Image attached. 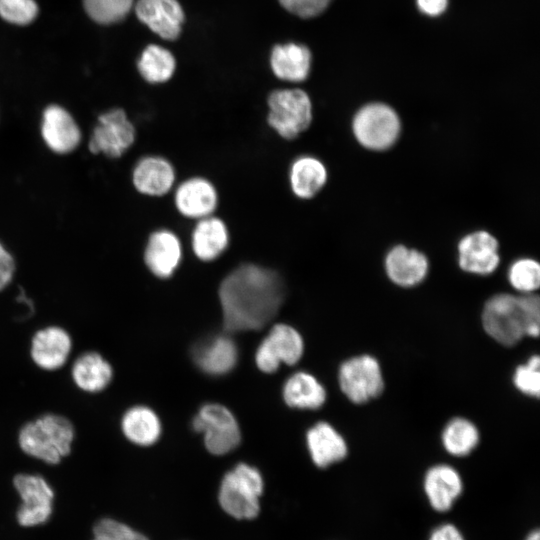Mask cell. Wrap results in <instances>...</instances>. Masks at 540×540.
I'll use <instances>...</instances> for the list:
<instances>
[{
  "label": "cell",
  "mask_w": 540,
  "mask_h": 540,
  "mask_svg": "<svg viewBox=\"0 0 540 540\" xmlns=\"http://www.w3.org/2000/svg\"><path fill=\"white\" fill-rule=\"evenodd\" d=\"M285 295L281 276L270 268L241 264L221 282L219 299L225 330H257L278 313Z\"/></svg>",
  "instance_id": "obj_1"
},
{
  "label": "cell",
  "mask_w": 540,
  "mask_h": 540,
  "mask_svg": "<svg viewBox=\"0 0 540 540\" xmlns=\"http://www.w3.org/2000/svg\"><path fill=\"white\" fill-rule=\"evenodd\" d=\"M540 300L538 295L500 293L490 297L483 308L486 333L504 346L517 344L524 336L539 335Z\"/></svg>",
  "instance_id": "obj_2"
},
{
  "label": "cell",
  "mask_w": 540,
  "mask_h": 540,
  "mask_svg": "<svg viewBox=\"0 0 540 540\" xmlns=\"http://www.w3.org/2000/svg\"><path fill=\"white\" fill-rule=\"evenodd\" d=\"M75 435L70 419L57 413H44L20 428L17 442L26 455L56 465L71 453Z\"/></svg>",
  "instance_id": "obj_3"
},
{
  "label": "cell",
  "mask_w": 540,
  "mask_h": 540,
  "mask_svg": "<svg viewBox=\"0 0 540 540\" xmlns=\"http://www.w3.org/2000/svg\"><path fill=\"white\" fill-rule=\"evenodd\" d=\"M352 134L363 148L381 152L393 147L401 131V119L394 108L383 102L361 106L351 121Z\"/></svg>",
  "instance_id": "obj_4"
},
{
  "label": "cell",
  "mask_w": 540,
  "mask_h": 540,
  "mask_svg": "<svg viewBox=\"0 0 540 540\" xmlns=\"http://www.w3.org/2000/svg\"><path fill=\"white\" fill-rule=\"evenodd\" d=\"M267 123L284 140H294L307 131L313 120L309 95L302 89H277L267 99Z\"/></svg>",
  "instance_id": "obj_5"
},
{
  "label": "cell",
  "mask_w": 540,
  "mask_h": 540,
  "mask_svg": "<svg viewBox=\"0 0 540 540\" xmlns=\"http://www.w3.org/2000/svg\"><path fill=\"white\" fill-rule=\"evenodd\" d=\"M262 491L260 472L241 463L223 477L218 499L222 509L233 518L253 519L260 511Z\"/></svg>",
  "instance_id": "obj_6"
},
{
  "label": "cell",
  "mask_w": 540,
  "mask_h": 540,
  "mask_svg": "<svg viewBox=\"0 0 540 540\" xmlns=\"http://www.w3.org/2000/svg\"><path fill=\"white\" fill-rule=\"evenodd\" d=\"M339 384L346 397L356 404L378 397L384 389L380 365L370 355L355 356L342 363Z\"/></svg>",
  "instance_id": "obj_7"
},
{
  "label": "cell",
  "mask_w": 540,
  "mask_h": 540,
  "mask_svg": "<svg viewBox=\"0 0 540 540\" xmlns=\"http://www.w3.org/2000/svg\"><path fill=\"white\" fill-rule=\"evenodd\" d=\"M136 129L121 108H113L98 117L90 137L91 153L110 158L121 157L135 142Z\"/></svg>",
  "instance_id": "obj_8"
},
{
  "label": "cell",
  "mask_w": 540,
  "mask_h": 540,
  "mask_svg": "<svg viewBox=\"0 0 540 540\" xmlns=\"http://www.w3.org/2000/svg\"><path fill=\"white\" fill-rule=\"evenodd\" d=\"M192 424L197 432L204 433L206 448L212 454H226L240 442V430L235 417L220 404L203 406Z\"/></svg>",
  "instance_id": "obj_9"
},
{
  "label": "cell",
  "mask_w": 540,
  "mask_h": 540,
  "mask_svg": "<svg viewBox=\"0 0 540 540\" xmlns=\"http://www.w3.org/2000/svg\"><path fill=\"white\" fill-rule=\"evenodd\" d=\"M13 485L22 504L17 511L20 525L32 527L45 523L52 513L54 492L47 480L38 474L19 473Z\"/></svg>",
  "instance_id": "obj_10"
},
{
  "label": "cell",
  "mask_w": 540,
  "mask_h": 540,
  "mask_svg": "<svg viewBox=\"0 0 540 540\" xmlns=\"http://www.w3.org/2000/svg\"><path fill=\"white\" fill-rule=\"evenodd\" d=\"M500 261L499 241L489 231L476 230L458 241L457 262L467 273L481 276L492 274Z\"/></svg>",
  "instance_id": "obj_11"
},
{
  "label": "cell",
  "mask_w": 540,
  "mask_h": 540,
  "mask_svg": "<svg viewBox=\"0 0 540 540\" xmlns=\"http://www.w3.org/2000/svg\"><path fill=\"white\" fill-rule=\"evenodd\" d=\"M303 341L300 334L285 324L275 325L256 352V364L266 373L274 372L280 363L295 364L302 356Z\"/></svg>",
  "instance_id": "obj_12"
},
{
  "label": "cell",
  "mask_w": 540,
  "mask_h": 540,
  "mask_svg": "<svg viewBox=\"0 0 540 540\" xmlns=\"http://www.w3.org/2000/svg\"><path fill=\"white\" fill-rule=\"evenodd\" d=\"M73 348L70 333L58 325L38 329L30 341L31 361L41 370L53 372L63 368Z\"/></svg>",
  "instance_id": "obj_13"
},
{
  "label": "cell",
  "mask_w": 540,
  "mask_h": 540,
  "mask_svg": "<svg viewBox=\"0 0 540 540\" xmlns=\"http://www.w3.org/2000/svg\"><path fill=\"white\" fill-rule=\"evenodd\" d=\"M173 199L178 213L192 220L213 215L219 203L215 185L202 176H193L179 183Z\"/></svg>",
  "instance_id": "obj_14"
},
{
  "label": "cell",
  "mask_w": 540,
  "mask_h": 540,
  "mask_svg": "<svg viewBox=\"0 0 540 540\" xmlns=\"http://www.w3.org/2000/svg\"><path fill=\"white\" fill-rule=\"evenodd\" d=\"M143 258L146 267L155 277L170 278L181 264L182 242L174 231L157 229L148 237Z\"/></svg>",
  "instance_id": "obj_15"
},
{
  "label": "cell",
  "mask_w": 540,
  "mask_h": 540,
  "mask_svg": "<svg viewBox=\"0 0 540 540\" xmlns=\"http://www.w3.org/2000/svg\"><path fill=\"white\" fill-rule=\"evenodd\" d=\"M429 266L426 254L403 244L393 246L384 258L389 280L403 288L420 284L427 277Z\"/></svg>",
  "instance_id": "obj_16"
},
{
  "label": "cell",
  "mask_w": 540,
  "mask_h": 540,
  "mask_svg": "<svg viewBox=\"0 0 540 540\" xmlns=\"http://www.w3.org/2000/svg\"><path fill=\"white\" fill-rule=\"evenodd\" d=\"M176 182L173 164L160 155L140 158L132 171L134 188L145 196L162 197L168 194Z\"/></svg>",
  "instance_id": "obj_17"
},
{
  "label": "cell",
  "mask_w": 540,
  "mask_h": 540,
  "mask_svg": "<svg viewBox=\"0 0 540 540\" xmlns=\"http://www.w3.org/2000/svg\"><path fill=\"white\" fill-rule=\"evenodd\" d=\"M41 136L47 147L58 154L72 152L81 141V131L74 118L56 104L43 111Z\"/></svg>",
  "instance_id": "obj_18"
},
{
  "label": "cell",
  "mask_w": 540,
  "mask_h": 540,
  "mask_svg": "<svg viewBox=\"0 0 540 540\" xmlns=\"http://www.w3.org/2000/svg\"><path fill=\"white\" fill-rule=\"evenodd\" d=\"M137 18L166 40L176 39L184 21V12L177 0H137Z\"/></svg>",
  "instance_id": "obj_19"
},
{
  "label": "cell",
  "mask_w": 540,
  "mask_h": 540,
  "mask_svg": "<svg viewBox=\"0 0 540 540\" xmlns=\"http://www.w3.org/2000/svg\"><path fill=\"white\" fill-rule=\"evenodd\" d=\"M230 232L226 222L213 215L196 220L190 244L194 256L202 262L219 258L229 247Z\"/></svg>",
  "instance_id": "obj_20"
},
{
  "label": "cell",
  "mask_w": 540,
  "mask_h": 540,
  "mask_svg": "<svg viewBox=\"0 0 540 540\" xmlns=\"http://www.w3.org/2000/svg\"><path fill=\"white\" fill-rule=\"evenodd\" d=\"M70 375L73 384L82 392L96 394L111 383L114 372L110 362L97 351H86L72 363Z\"/></svg>",
  "instance_id": "obj_21"
},
{
  "label": "cell",
  "mask_w": 540,
  "mask_h": 540,
  "mask_svg": "<svg viewBox=\"0 0 540 540\" xmlns=\"http://www.w3.org/2000/svg\"><path fill=\"white\" fill-rule=\"evenodd\" d=\"M327 180V167L316 156L308 154L298 156L289 167V186L293 195L298 199L314 198L325 187Z\"/></svg>",
  "instance_id": "obj_22"
},
{
  "label": "cell",
  "mask_w": 540,
  "mask_h": 540,
  "mask_svg": "<svg viewBox=\"0 0 540 540\" xmlns=\"http://www.w3.org/2000/svg\"><path fill=\"white\" fill-rule=\"evenodd\" d=\"M463 489L459 473L446 464L431 467L424 478V490L430 505L439 512L448 511Z\"/></svg>",
  "instance_id": "obj_23"
},
{
  "label": "cell",
  "mask_w": 540,
  "mask_h": 540,
  "mask_svg": "<svg viewBox=\"0 0 540 540\" xmlns=\"http://www.w3.org/2000/svg\"><path fill=\"white\" fill-rule=\"evenodd\" d=\"M270 63L273 73L279 79L302 82L310 72L311 53L302 44L276 45L272 49Z\"/></svg>",
  "instance_id": "obj_24"
},
{
  "label": "cell",
  "mask_w": 540,
  "mask_h": 540,
  "mask_svg": "<svg viewBox=\"0 0 540 540\" xmlns=\"http://www.w3.org/2000/svg\"><path fill=\"white\" fill-rule=\"evenodd\" d=\"M307 444L313 462L320 468L338 462L347 455L344 438L326 422L317 423L307 432Z\"/></svg>",
  "instance_id": "obj_25"
},
{
  "label": "cell",
  "mask_w": 540,
  "mask_h": 540,
  "mask_svg": "<svg viewBox=\"0 0 540 540\" xmlns=\"http://www.w3.org/2000/svg\"><path fill=\"white\" fill-rule=\"evenodd\" d=\"M120 426L125 438L138 446H149L155 443L161 433L157 415L145 406L129 408L123 414Z\"/></svg>",
  "instance_id": "obj_26"
},
{
  "label": "cell",
  "mask_w": 540,
  "mask_h": 540,
  "mask_svg": "<svg viewBox=\"0 0 540 540\" xmlns=\"http://www.w3.org/2000/svg\"><path fill=\"white\" fill-rule=\"evenodd\" d=\"M197 365L209 374H224L231 370L237 360L234 342L227 336H218L194 352Z\"/></svg>",
  "instance_id": "obj_27"
},
{
  "label": "cell",
  "mask_w": 540,
  "mask_h": 540,
  "mask_svg": "<svg viewBox=\"0 0 540 540\" xmlns=\"http://www.w3.org/2000/svg\"><path fill=\"white\" fill-rule=\"evenodd\" d=\"M283 395L289 406L301 409H317L326 399L323 386L314 376L304 372L296 373L288 379Z\"/></svg>",
  "instance_id": "obj_28"
},
{
  "label": "cell",
  "mask_w": 540,
  "mask_h": 540,
  "mask_svg": "<svg viewBox=\"0 0 540 540\" xmlns=\"http://www.w3.org/2000/svg\"><path fill=\"white\" fill-rule=\"evenodd\" d=\"M141 76L149 83L158 84L168 81L175 71V58L170 51L158 46H147L138 61Z\"/></svg>",
  "instance_id": "obj_29"
},
{
  "label": "cell",
  "mask_w": 540,
  "mask_h": 540,
  "mask_svg": "<svg viewBox=\"0 0 540 540\" xmlns=\"http://www.w3.org/2000/svg\"><path fill=\"white\" fill-rule=\"evenodd\" d=\"M479 442L477 427L465 418H454L447 423L442 432L445 450L454 456H466Z\"/></svg>",
  "instance_id": "obj_30"
},
{
  "label": "cell",
  "mask_w": 540,
  "mask_h": 540,
  "mask_svg": "<svg viewBox=\"0 0 540 540\" xmlns=\"http://www.w3.org/2000/svg\"><path fill=\"white\" fill-rule=\"evenodd\" d=\"M510 285L520 294L534 293L540 286V265L530 257L515 260L508 270Z\"/></svg>",
  "instance_id": "obj_31"
},
{
  "label": "cell",
  "mask_w": 540,
  "mask_h": 540,
  "mask_svg": "<svg viewBox=\"0 0 540 540\" xmlns=\"http://www.w3.org/2000/svg\"><path fill=\"white\" fill-rule=\"evenodd\" d=\"M83 4L87 14L95 22L112 24L127 16L134 0H83Z\"/></svg>",
  "instance_id": "obj_32"
},
{
  "label": "cell",
  "mask_w": 540,
  "mask_h": 540,
  "mask_svg": "<svg viewBox=\"0 0 540 540\" xmlns=\"http://www.w3.org/2000/svg\"><path fill=\"white\" fill-rule=\"evenodd\" d=\"M540 358L533 355L526 364L519 365L514 373L515 387L528 396L539 397L540 393Z\"/></svg>",
  "instance_id": "obj_33"
},
{
  "label": "cell",
  "mask_w": 540,
  "mask_h": 540,
  "mask_svg": "<svg viewBox=\"0 0 540 540\" xmlns=\"http://www.w3.org/2000/svg\"><path fill=\"white\" fill-rule=\"evenodd\" d=\"M38 15L35 0H0V16L15 25L30 24Z\"/></svg>",
  "instance_id": "obj_34"
},
{
  "label": "cell",
  "mask_w": 540,
  "mask_h": 540,
  "mask_svg": "<svg viewBox=\"0 0 540 540\" xmlns=\"http://www.w3.org/2000/svg\"><path fill=\"white\" fill-rule=\"evenodd\" d=\"M94 536L107 540H149L128 525L111 518L99 520L93 528Z\"/></svg>",
  "instance_id": "obj_35"
},
{
  "label": "cell",
  "mask_w": 540,
  "mask_h": 540,
  "mask_svg": "<svg viewBox=\"0 0 540 540\" xmlns=\"http://www.w3.org/2000/svg\"><path fill=\"white\" fill-rule=\"evenodd\" d=\"M332 0H279L290 13L301 18L316 17L326 10Z\"/></svg>",
  "instance_id": "obj_36"
},
{
  "label": "cell",
  "mask_w": 540,
  "mask_h": 540,
  "mask_svg": "<svg viewBox=\"0 0 540 540\" xmlns=\"http://www.w3.org/2000/svg\"><path fill=\"white\" fill-rule=\"evenodd\" d=\"M14 273V258L0 242V292L11 283Z\"/></svg>",
  "instance_id": "obj_37"
},
{
  "label": "cell",
  "mask_w": 540,
  "mask_h": 540,
  "mask_svg": "<svg viewBox=\"0 0 540 540\" xmlns=\"http://www.w3.org/2000/svg\"><path fill=\"white\" fill-rule=\"evenodd\" d=\"M415 3L422 14L438 17L447 10L449 0H415Z\"/></svg>",
  "instance_id": "obj_38"
},
{
  "label": "cell",
  "mask_w": 540,
  "mask_h": 540,
  "mask_svg": "<svg viewBox=\"0 0 540 540\" xmlns=\"http://www.w3.org/2000/svg\"><path fill=\"white\" fill-rule=\"evenodd\" d=\"M429 540H464V538L454 525L444 524L432 532Z\"/></svg>",
  "instance_id": "obj_39"
},
{
  "label": "cell",
  "mask_w": 540,
  "mask_h": 540,
  "mask_svg": "<svg viewBox=\"0 0 540 540\" xmlns=\"http://www.w3.org/2000/svg\"><path fill=\"white\" fill-rule=\"evenodd\" d=\"M526 540H540V533L538 530L533 531L531 534L528 535Z\"/></svg>",
  "instance_id": "obj_40"
},
{
  "label": "cell",
  "mask_w": 540,
  "mask_h": 540,
  "mask_svg": "<svg viewBox=\"0 0 540 540\" xmlns=\"http://www.w3.org/2000/svg\"><path fill=\"white\" fill-rule=\"evenodd\" d=\"M93 540H107L105 538H102V537H97V536H94V539Z\"/></svg>",
  "instance_id": "obj_41"
}]
</instances>
